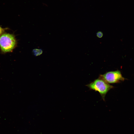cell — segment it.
Wrapping results in <instances>:
<instances>
[{"instance_id": "1", "label": "cell", "mask_w": 134, "mask_h": 134, "mask_svg": "<svg viewBox=\"0 0 134 134\" xmlns=\"http://www.w3.org/2000/svg\"><path fill=\"white\" fill-rule=\"evenodd\" d=\"M17 44L16 40L13 34L5 33L0 36V48L2 52L6 53L12 51Z\"/></svg>"}, {"instance_id": "2", "label": "cell", "mask_w": 134, "mask_h": 134, "mask_svg": "<svg viewBox=\"0 0 134 134\" xmlns=\"http://www.w3.org/2000/svg\"><path fill=\"white\" fill-rule=\"evenodd\" d=\"M86 86L90 89L99 92L104 101L107 93L114 87L99 78Z\"/></svg>"}, {"instance_id": "3", "label": "cell", "mask_w": 134, "mask_h": 134, "mask_svg": "<svg viewBox=\"0 0 134 134\" xmlns=\"http://www.w3.org/2000/svg\"><path fill=\"white\" fill-rule=\"evenodd\" d=\"M99 78L110 84L119 83L125 79L119 70L108 72L103 74L100 75Z\"/></svg>"}, {"instance_id": "4", "label": "cell", "mask_w": 134, "mask_h": 134, "mask_svg": "<svg viewBox=\"0 0 134 134\" xmlns=\"http://www.w3.org/2000/svg\"><path fill=\"white\" fill-rule=\"evenodd\" d=\"M43 53V51L41 49H34L32 50V53L35 56H37L41 55Z\"/></svg>"}, {"instance_id": "5", "label": "cell", "mask_w": 134, "mask_h": 134, "mask_svg": "<svg viewBox=\"0 0 134 134\" xmlns=\"http://www.w3.org/2000/svg\"><path fill=\"white\" fill-rule=\"evenodd\" d=\"M8 29L7 28H3L0 26V36L3 34L5 31Z\"/></svg>"}, {"instance_id": "6", "label": "cell", "mask_w": 134, "mask_h": 134, "mask_svg": "<svg viewBox=\"0 0 134 134\" xmlns=\"http://www.w3.org/2000/svg\"><path fill=\"white\" fill-rule=\"evenodd\" d=\"M97 36L99 38L102 37L103 36V34L102 33L101 31H99L96 33Z\"/></svg>"}]
</instances>
